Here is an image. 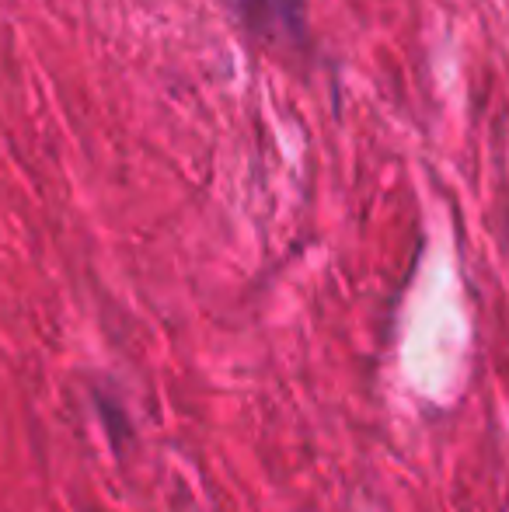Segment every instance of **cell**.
Listing matches in <instances>:
<instances>
[{"mask_svg": "<svg viewBox=\"0 0 509 512\" xmlns=\"http://www.w3.org/2000/svg\"><path fill=\"white\" fill-rule=\"evenodd\" d=\"M234 11L265 39H297L304 32V0H231Z\"/></svg>", "mask_w": 509, "mask_h": 512, "instance_id": "obj_1", "label": "cell"}]
</instances>
